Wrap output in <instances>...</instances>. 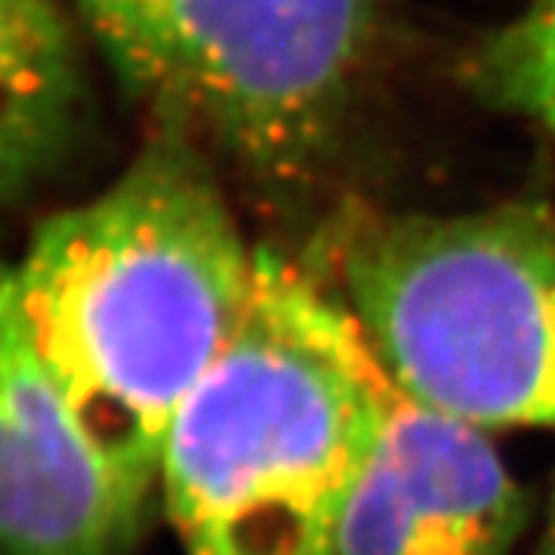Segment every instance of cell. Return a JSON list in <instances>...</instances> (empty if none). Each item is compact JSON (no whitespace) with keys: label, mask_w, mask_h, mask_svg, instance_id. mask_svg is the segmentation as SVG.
Listing matches in <instances>:
<instances>
[{"label":"cell","mask_w":555,"mask_h":555,"mask_svg":"<svg viewBox=\"0 0 555 555\" xmlns=\"http://www.w3.org/2000/svg\"><path fill=\"white\" fill-rule=\"evenodd\" d=\"M537 555H555V491L553 503H550V513H546V525H543V534H540V546Z\"/></svg>","instance_id":"obj_9"},{"label":"cell","mask_w":555,"mask_h":555,"mask_svg":"<svg viewBox=\"0 0 555 555\" xmlns=\"http://www.w3.org/2000/svg\"><path fill=\"white\" fill-rule=\"evenodd\" d=\"M78 102V47L60 10L0 0V204L60 155Z\"/></svg>","instance_id":"obj_7"},{"label":"cell","mask_w":555,"mask_h":555,"mask_svg":"<svg viewBox=\"0 0 555 555\" xmlns=\"http://www.w3.org/2000/svg\"><path fill=\"white\" fill-rule=\"evenodd\" d=\"M476 96L531 124L555 152V0H528L466 65Z\"/></svg>","instance_id":"obj_8"},{"label":"cell","mask_w":555,"mask_h":555,"mask_svg":"<svg viewBox=\"0 0 555 555\" xmlns=\"http://www.w3.org/2000/svg\"><path fill=\"white\" fill-rule=\"evenodd\" d=\"M383 361L337 291L259 250L235 337L179 404L158 491L185 555H331Z\"/></svg>","instance_id":"obj_2"},{"label":"cell","mask_w":555,"mask_h":555,"mask_svg":"<svg viewBox=\"0 0 555 555\" xmlns=\"http://www.w3.org/2000/svg\"><path fill=\"white\" fill-rule=\"evenodd\" d=\"M337 269V294L408 396L478 429L555 426L553 214L364 219Z\"/></svg>","instance_id":"obj_4"},{"label":"cell","mask_w":555,"mask_h":555,"mask_svg":"<svg viewBox=\"0 0 555 555\" xmlns=\"http://www.w3.org/2000/svg\"><path fill=\"white\" fill-rule=\"evenodd\" d=\"M371 451L339 506L331 555H509L525 494L494 444L466 420L379 374Z\"/></svg>","instance_id":"obj_5"},{"label":"cell","mask_w":555,"mask_h":555,"mask_svg":"<svg viewBox=\"0 0 555 555\" xmlns=\"http://www.w3.org/2000/svg\"><path fill=\"white\" fill-rule=\"evenodd\" d=\"M118 80L160 127L266 198H302L346 137L383 0H78Z\"/></svg>","instance_id":"obj_3"},{"label":"cell","mask_w":555,"mask_h":555,"mask_svg":"<svg viewBox=\"0 0 555 555\" xmlns=\"http://www.w3.org/2000/svg\"><path fill=\"white\" fill-rule=\"evenodd\" d=\"M142 518L40 352L16 266L0 262V555H130Z\"/></svg>","instance_id":"obj_6"},{"label":"cell","mask_w":555,"mask_h":555,"mask_svg":"<svg viewBox=\"0 0 555 555\" xmlns=\"http://www.w3.org/2000/svg\"><path fill=\"white\" fill-rule=\"evenodd\" d=\"M257 272L214 155L167 127L102 195L47 219L16 266L40 352L142 506L179 404L235 337Z\"/></svg>","instance_id":"obj_1"}]
</instances>
